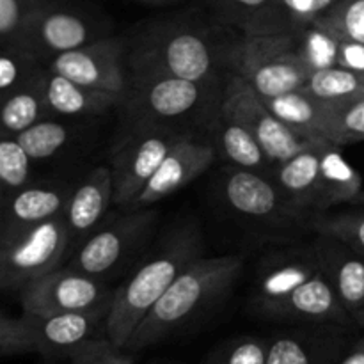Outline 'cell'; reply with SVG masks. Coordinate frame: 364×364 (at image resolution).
<instances>
[{"label": "cell", "mask_w": 364, "mask_h": 364, "mask_svg": "<svg viewBox=\"0 0 364 364\" xmlns=\"http://www.w3.org/2000/svg\"><path fill=\"white\" fill-rule=\"evenodd\" d=\"M361 323L364 326V315H363V320H361Z\"/></svg>", "instance_id": "obj_46"}, {"label": "cell", "mask_w": 364, "mask_h": 364, "mask_svg": "<svg viewBox=\"0 0 364 364\" xmlns=\"http://www.w3.org/2000/svg\"><path fill=\"white\" fill-rule=\"evenodd\" d=\"M219 110L244 124L274 164L284 162L316 142L302 137L283 123L265 100L237 75H231L228 80Z\"/></svg>", "instance_id": "obj_10"}, {"label": "cell", "mask_w": 364, "mask_h": 364, "mask_svg": "<svg viewBox=\"0 0 364 364\" xmlns=\"http://www.w3.org/2000/svg\"><path fill=\"white\" fill-rule=\"evenodd\" d=\"M320 354L294 336H279L269 341L267 364H320Z\"/></svg>", "instance_id": "obj_39"}, {"label": "cell", "mask_w": 364, "mask_h": 364, "mask_svg": "<svg viewBox=\"0 0 364 364\" xmlns=\"http://www.w3.org/2000/svg\"><path fill=\"white\" fill-rule=\"evenodd\" d=\"M267 350L269 341L262 338H233L217 347L205 364H267Z\"/></svg>", "instance_id": "obj_36"}, {"label": "cell", "mask_w": 364, "mask_h": 364, "mask_svg": "<svg viewBox=\"0 0 364 364\" xmlns=\"http://www.w3.org/2000/svg\"><path fill=\"white\" fill-rule=\"evenodd\" d=\"M114 203V180L109 166H98L71 188L64 208V219L71 242H84L109 215Z\"/></svg>", "instance_id": "obj_19"}, {"label": "cell", "mask_w": 364, "mask_h": 364, "mask_svg": "<svg viewBox=\"0 0 364 364\" xmlns=\"http://www.w3.org/2000/svg\"><path fill=\"white\" fill-rule=\"evenodd\" d=\"M263 100L269 109L299 135L309 141L331 142L329 103L327 102L315 98L304 89Z\"/></svg>", "instance_id": "obj_24"}, {"label": "cell", "mask_w": 364, "mask_h": 364, "mask_svg": "<svg viewBox=\"0 0 364 364\" xmlns=\"http://www.w3.org/2000/svg\"><path fill=\"white\" fill-rule=\"evenodd\" d=\"M156 223L155 210L124 212L105 219L84 242L68 265L78 272L107 279L135 252H141Z\"/></svg>", "instance_id": "obj_8"}, {"label": "cell", "mask_w": 364, "mask_h": 364, "mask_svg": "<svg viewBox=\"0 0 364 364\" xmlns=\"http://www.w3.org/2000/svg\"><path fill=\"white\" fill-rule=\"evenodd\" d=\"M210 85L174 77H130L121 107H124L135 130H180L176 124L192 119L205 109Z\"/></svg>", "instance_id": "obj_5"}, {"label": "cell", "mask_w": 364, "mask_h": 364, "mask_svg": "<svg viewBox=\"0 0 364 364\" xmlns=\"http://www.w3.org/2000/svg\"><path fill=\"white\" fill-rule=\"evenodd\" d=\"M327 103L331 142L338 146L364 142V95Z\"/></svg>", "instance_id": "obj_32"}, {"label": "cell", "mask_w": 364, "mask_h": 364, "mask_svg": "<svg viewBox=\"0 0 364 364\" xmlns=\"http://www.w3.org/2000/svg\"><path fill=\"white\" fill-rule=\"evenodd\" d=\"M183 134L187 132L142 128L135 130V134L121 144L109 166L112 171L114 203L117 208H124L141 194L167 153Z\"/></svg>", "instance_id": "obj_11"}, {"label": "cell", "mask_w": 364, "mask_h": 364, "mask_svg": "<svg viewBox=\"0 0 364 364\" xmlns=\"http://www.w3.org/2000/svg\"><path fill=\"white\" fill-rule=\"evenodd\" d=\"M320 270L322 269L315 249H311V252L287 255L277 258L276 262H270L269 267L262 270L256 284L255 304L258 311L262 313L269 306L283 301L295 288L311 279Z\"/></svg>", "instance_id": "obj_23"}, {"label": "cell", "mask_w": 364, "mask_h": 364, "mask_svg": "<svg viewBox=\"0 0 364 364\" xmlns=\"http://www.w3.org/2000/svg\"><path fill=\"white\" fill-rule=\"evenodd\" d=\"M71 188L59 183H31L4 192L0 199V238L64 213Z\"/></svg>", "instance_id": "obj_16"}, {"label": "cell", "mask_w": 364, "mask_h": 364, "mask_svg": "<svg viewBox=\"0 0 364 364\" xmlns=\"http://www.w3.org/2000/svg\"><path fill=\"white\" fill-rule=\"evenodd\" d=\"M338 38L364 45V0H338L327 14L318 18Z\"/></svg>", "instance_id": "obj_35"}, {"label": "cell", "mask_w": 364, "mask_h": 364, "mask_svg": "<svg viewBox=\"0 0 364 364\" xmlns=\"http://www.w3.org/2000/svg\"><path fill=\"white\" fill-rule=\"evenodd\" d=\"M34 352L31 333L23 318H9L0 313V355Z\"/></svg>", "instance_id": "obj_40"}, {"label": "cell", "mask_w": 364, "mask_h": 364, "mask_svg": "<svg viewBox=\"0 0 364 364\" xmlns=\"http://www.w3.org/2000/svg\"><path fill=\"white\" fill-rule=\"evenodd\" d=\"M338 364H364V336L355 341L354 347L341 358Z\"/></svg>", "instance_id": "obj_43"}, {"label": "cell", "mask_w": 364, "mask_h": 364, "mask_svg": "<svg viewBox=\"0 0 364 364\" xmlns=\"http://www.w3.org/2000/svg\"><path fill=\"white\" fill-rule=\"evenodd\" d=\"M71 364H134L124 348H117L107 338L92 341L71 358Z\"/></svg>", "instance_id": "obj_41"}, {"label": "cell", "mask_w": 364, "mask_h": 364, "mask_svg": "<svg viewBox=\"0 0 364 364\" xmlns=\"http://www.w3.org/2000/svg\"><path fill=\"white\" fill-rule=\"evenodd\" d=\"M242 272L240 256L198 258L178 274L166 294L149 309L124 350L137 352L160 343L201 313L212 308L233 287Z\"/></svg>", "instance_id": "obj_2"}, {"label": "cell", "mask_w": 364, "mask_h": 364, "mask_svg": "<svg viewBox=\"0 0 364 364\" xmlns=\"http://www.w3.org/2000/svg\"><path fill=\"white\" fill-rule=\"evenodd\" d=\"M320 269L352 320L361 323L364 315V255L334 238L318 237L315 245Z\"/></svg>", "instance_id": "obj_17"}, {"label": "cell", "mask_w": 364, "mask_h": 364, "mask_svg": "<svg viewBox=\"0 0 364 364\" xmlns=\"http://www.w3.org/2000/svg\"><path fill=\"white\" fill-rule=\"evenodd\" d=\"M114 290L107 279L78 272L70 265L52 270L20 290L25 315L50 316L59 313L110 308Z\"/></svg>", "instance_id": "obj_9"}, {"label": "cell", "mask_w": 364, "mask_h": 364, "mask_svg": "<svg viewBox=\"0 0 364 364\" xmlns=\"http://www.w3.org/2000/svg\"><path fill=\"white\" fill-rule=\"evenodd\" d=\"M213 160H215V148L187 132L171 148L141 194L121 210L139 212V210L153 208L156 203L171 198L192 183L196 178L201 176L212 166Z\"/></svg>", "instance_id": "obj_14"}, {"label": "cell", "mask_w": 364, "mask_h": 364, "mask_svg": "<svg viewBox=\"0 0 364 364\" xmlns=\"http://www.w3.org/2000/svg\"><path fill=\"white\" fill-rule=\"evenodd\" d=\"M127 43L130 77H174L213 84L223 60L208 32L187 21H155Z\"/></svg>", "instance_id": "obj_3"}, {"label": "cell", "mask_w": 364, "mask_h": 364, "mask_svg": "<svg viewBox=\"0 0 364 364\" xmlns=\"http://www.w3.org/2000/svg\"><path fill=\"white\" fill-rule=\"evenodd\" d=\"M127 50V39L107 36L53 57L46 68L87 87L124 95L130 77Z\"/></svg>", "instance_id": "obj_12"}, {"label": "cell", "mask_w": 364, "mask_h": 364, "mask_svg": "<svg viewBox=\"0 0 364 364\" xmlns=\"http://www.w3.org/2000/svg\"><path fill=\"white\" fill-rule=\"evenodd\" d=\"M110 308L92 309V311L59 313L50 316L21 315L31 333L32 348L45 358L71 359L77 352L103 340L105 320Z\"/></svg>", "instance_id": "obj_13"}, {"label": "cell", "mask_w": 364, "mask_h": 364, "mask_svg": "<svg viewBox=\"0 0 364 364\" xmlns=\"http://www.w3.org/2000/svg\"><path fill=\"white\" fill-rule=\"evenodd\" d=\"M39 82L46 105L53 117L75 119V117L100 116L112 110L114 107L123 105L124 95L87 87L55 71H50L46 66L39 75Z\"/></svg>", "instance_id": "obj_20"}, {"label": "cell", "mask_w": 364, "mask_h": 364, "mask_svg": "<svg viewBox=\"0 0 364 364\" xmlns=\"http://www.w3.org/2000/svg\"><path fill=\"white\" fill-rule=\"evenodd\" d=\"M262 313L269 318L297 320V322L311 323L345 326L352 320L322 270L299 288H295L283 301L269 306Z\"/></svg>", "instance_id": "obj_18"}, {"label": "cell", "mask_w": 364, "mask_h": 364, "mask_svg": "<svg viewBox=\"0 0 364 364\" xmlns=\"http://www.w3.org/2000/svg\"><path fill=\"white\" fill-rule=\"evenodd\" d=\"M39 75L34 82L0 100V135L2 137H16L38 121L52 116L46 105L45 95H43Z\"/></svg>", "instance_id": "obj_27"}, {"label": "cell", "mask_w": 364, "mask_h": 364, "mask_svg": "<svg viewBox=\"0 0 364 364\" xmlns=\"http://www.w3.org/2000/svg\"><path fill=\"white\" fill-rule=\"evenodd\" d=\"M144 4H151V6H166V4H174L180 2V0H141Z\"/></svg>", "instance_id": "obj_44"}, {"label": "cell", "mask_w": 364, "mask_h": 364, "mask_svg": "<svg viewBox=\"0 0 364 364\" xmlns=\"http://www.w3.org/2000/svg\"><path fill=\"white\" fill-rule=\"evenodd\" d=\"M217 146L231 167L272 176L276 164L267 156L255 135L233 117L220 112L217 127Z\"/></svg>", "instance_id": "obj_25"}, {"label": "cell", "mask_w": 364, "mask_h": 364, "mask_svg": "<svg viewBox=\"0 0 364 364\" xmlns=\"http://www.w3.org/2000/svg\"><path fill=\"white\" fill-rule=\"evenodd\" d=\"M223 198L235 213L252 220H284L299 212L284 198L272 176L237 167L224 176Z\"/></svg>", "instance_id": "obj_15"}, {"label": "cell", "mask_w": 364, "mask_h": 364, "mask_svg": "<svg viewBox=\"0 0 364 364\" xmlns=\"http://www.w3.org/2000/svg\"><path fill=\"white\" fill-rule=\"evenodd\" d=\"M107 36L109 25L95 13L63 0H48L36 11L16 45L46 66L53 57Z\"/></svg>", "instance_id": "obj_7"}, {"label": "cell", "mask_w": 364, "mask_h": 364, "mask_svg": "<svg viewBox=\"0 0 364 364\" xmlns=\"http://www.w3.org/2000/svg\"><path fill=\"white\" fill-rule=\"evenodd\" d=\"M4 192H6V191H2V188H0V199H2V196H4Z\"/></svg>", "instance_id": "obj_45"}, {"label": "cell", "mask_w": 364, "mask_h": 364, "mask_svg": "<svg viewBox=\"0 0 364 364\" xmlns=\"http://www.w3.org/2000/svg\"><path fill=\"white\" fill-rule=\"evenodd\" d=\"M326 141L313 142L309 148L284 162L276 164L272 180L295 210H316L320 192V153Z\"/></svg>", "instance_id": "obj_21"}, {"label": "cell", "mask_w": 364, "mask_h": 364, "mask_svg": "<svg viewBox=\"0 0 364 364\" xmlns=\"http://www.w3.org/2000/svg\"><path fill=\"white\" fill-rule=\"evenodd\" d=\"M297 34L301 39L302 55L313 71L336 66L341 38H338L331 28H327L320 21H315Z\"/></svg>", "instance_id": "obj_33"}, {"label": "cell", "mask_w": 364, "mask_h": 364, "mask_svg": "<svg viewBox=\"0 0 364 364\" xmlns=\"http://www.w3.org/2000/svg\"><path fill=\"white\" fill-rule=\"evenodd\" d=\"M338 0H276L284 32L297 34L327 14Z\"/></svg>", "instance_id": "obj_38"}, {"label": "cell", "mask_w": 364, "mask_h": 364, "mask_svg": "<svg viewBox=\"0 0 364 364\" xmlns=\"http://www.w3.org/2000/svg\"><path fill=\"white\" fill-rule=\"evenodd\" d=\"M336 66L364 73V45L348 39H341L338 48Z\"/></svg>", "instance_id": "obj_42"}, {"label": "cell", "mask_w": 364, "mask_h": 364, "mask_svg": "<svg viewBox=\"0 0 364 364\" xmlns=\"http://www.w3.org/2000/svg\"><path fill=\"white\" fill-rule=\"evenodd\" d=\"M364 181L361 173L341 153V146L323 142L320 153V192L316 212L338 205H363Z\"/></svg>", "instance_id": "obj_22"}, {"label": "cell", "mask_w": 364, "mask_h": 364, "mask_svg": "<svg viewBox=\"0 0 364 364\" xmlns=\"http://www.w3.org/2000/svg\"><path fill=\"white\" fill-rule=\"evenodd\" d=\"M203 256V238L198 226L187 224L167 235L137 269L114 290L105 320L107 340L117 348L127 347L139 323L156 304L178 274Z\"/></svg>", "instance_id": "obj_1"}, {"label": "cell", "mask_w": 364, "mask_h": 364, "mask_svg": "<svg viewBox=\"0 0 364 364\" xmlns=\"http://www.w3.org/2000/svg\"><path fill=\"white\" fill-rule=\"evenodd\" d=\"M21 148L32 162H45L55 159L73 141V130L60 121V117H45L16 135Z\"/></svg>", "instance_id": "obj_28"}, {"label": "cell", "mask_w": 364, "mask_h": 364, "mask_svg": "<svg viewBox=\"0 0 364 364\" xmlns=\"http://www.w3.org/2000/svg\"><path fill=\"white\" fill-rule=\"evenodd\" d=\"M71 244L64 213L0 238V290H18L59 269Z\"/></svg>", "instance_id": "obj_6"}, {"label": "cell", "mask_w": 364, "mask_h": 364, "mask_svg": "<svg viewBox=\"0 0 364 364\" xmlns=\"http://www.w3.org/2000/svg\"><path fill=\"white\" fill-rule=\"evenodd\" d=\"M48 0H0V45H16L36 11Z\"/></svg>", "instance_id": "obj_37"}, {"label": "cell", "mask_w": 364, "mask_h": 364, "mask_svg": "<svg viewBox=\"0 0 364 364\" xmlns=\"http://www.w3.org/2000/svg\"><path fill=\"white\" fill-rule=\"evenodd\" d=\"M45 64L18 45H0V100L34 82Z\"/></svg>", "instance_id": "obj_30"}, {"label": "cell", "mask_w": 364, "mask_h": 364, "mask_svg": "<svg viewBox=\"0 0 364 364\" xmlns=\"http://www.w3.org/2000/svg\"><path fill=\"white\" fill-rule=\"evenodd\" d=\"M223 60L262 98L302 89L313 73L299 34H244L224 50Z\"/></svg>", "instance_id": "obj_4"}, {"label": "cell", "mask_w": 364, "mask_h": 364, "mask_svg": "<svg viewBox=\"0 0 364 364\" xmlns=\"http://www.w3.org/2000/svg\"><path fill=\"white\" fill-rule=\"evenodd\" d=\"M32 160L16 137L0 135V188L14 191L32 181Z\"/></svg>", "instance_id": "obj_34"}, {"label": "cell", "mask_w": 364, "mask_h": 364, "mask_svg": "<svg viewBox=\"0 0 364 364\" xmlns=\"http://www.w3.org/2000/svg\"><path fill=\"white\" fill-rule=\"evenodd\" d=\"M304 91L322 102H340L364 95V73L341 66L315 70L306 82Z\"/></svg>", "instance_id": "obj_29"}, {"label": "cell", "mask_w": 364, "mask_h": 364, "mask_svg": "<svg viewBox=\"0 0 364 364\" xmlns=\"http://www.w3.org/2000/svg\"><path fill=\"white\" fill-rule=\"evenodd\" d=\"M309 226L318 233V237L340 240L364 255V208L347 210L333 215L318 212L309 220Z\"/></svg>", "instance_id": "obj_31"}, {"label": "cell", "mask_w": 364, "mask_h": 364, "mask_svg": "<svg viewBox=\"0 0 364 364\" xmlns=\"http://www.w3.org/2000/svg\"><path fill=\"white\" fill-rule=\"evenodd\" d=\"M208 6L223 23L244 34H290L284 32L276 0H208Z\"/></svg>", "instance_id": "obj_26"}]
</instances>
